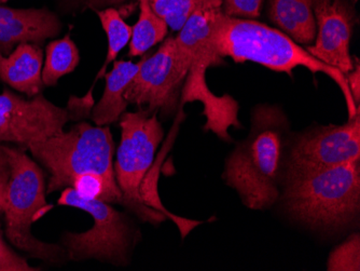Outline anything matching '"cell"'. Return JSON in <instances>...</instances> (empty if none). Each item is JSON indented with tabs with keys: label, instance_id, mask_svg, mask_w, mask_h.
I'll list each match as a JSON object with an SVG mask.
<instances>
[{
	"label": "cell",
	"instance_id": "1",
	"mask_svg": "<svg viewBox=\"0 0 360 271\" xmlns=\"http://www.w3.org/2000/svg\"><path fill=\"white\" fill-rule=\"evenodd\" d=\"M214 38L220 56L236 63L250 61L274 72L286 73L291 78L292 70L299 66L314 74L323 73L333 79L345 95L349 119L354 118L360 111L349 91L347 76L311 56L282 30L256 20L226 17L220 9L216 17Z\"/></svg>",
	"mask_w": 360,
	"mask_h": 271
},
{
	"label": "cell",
	"instance_id": "2",
	"mask_svg": "<svg viewBox=\"0 0 360 271\" xmlns=\"http://www.w3.org/2000/svg\"><path fill=\"white\" fill-rule=\"evenodd\" d=\"M286 127L280 109L258 107L250 135L226 159L224 181L250 209H268L280 198Z\"/></svg>",
	"mask_w": 360,
	"mask_h": 271
},
{
	"label": "cell",
	"instance_id": "3",
	"mask_svg": "<svg viewBox=\"0 0 360 271\" xmlns=\"http://www.w3.org/2000/svg\"><path fill=\"white\" fill-rule=\"evenodd\" d=\"M221 8L201 10L189 18L175 37L177 64L186 75L180 106L186 103L203 104L206 125L204 130L212 131L224 141H230L228 129L240 127L238 119V105L229 95L217 96L208 88L206 70L210 66L220 65L224 58L216 48L215 23Z\"/></svg>",
	"mask_w": 360,
	"mask_h": 271
},
{
	"label": "cell",
	"instance_id": "4",
	"mask_svg": "<svg viewBox=\"0 0 360 271\" xmlns=\"http://www.w3.org/2000/svg\"><path fill=\"white\" fill-rule=\"evenodd\" d=\"M287 211L317 229L345 227L359 212L360 160L338 167L287 172Z\"/></svg>",
	"mask_w": 360,
	"mask_h": 271
},
{
	"label": "cell",
	"instance_id": "5",
	"mask_svg": "<svg viewBox=\"0 0 360 271\" xmlns=\"http://www.w3.org/2000/svg\"><path fill=\"white\" fill-rule=\"evenodd\" d=\"M28 149L50 173L46 193L72 187L74 179L86 173L100 174L118 186L113 167L115 141L108 125L77 123L68 132L30 144Z\"/></svg>",
	"mask_w": 360,
	"mask_h": 271
},
{
	"label": "cell",
	"instance_id": "6",
	"mask_svg": "<svg viewBox=\"0 0 360 271\" xmlns=\"http://www.w3.org/2000/svg\"><path fill=\"white\" fill-rule=\"evenodd\" d=\"M10 165L9 185L6 198V234L20 250L46 262H60L66 251L58 244L40 241L32 236V224L51 209L46 200V177L41 168L23 149L4 146Z\"/></svg>",
	"mask_w": 360,
	"mask_h": 271
},
{
	"label": "cell",
	"instance_id": "7",
	"mask_svg": "<svg viewBox=\"0 0 360 271\" xmlns=\"http://www.w3.org/2000/svg\"><path fill=\"white\" fill-rule=\"evenodd\" d=\"M121 141L117 151L115 175L122 193L124 206L145 222L159 224L165 214L143 202L141 188L153 168L158 147L165 131L158 119V111L124 113L120 117Z\"/></svg>",
	"mask_w": 360,
	"mask_h": 271
},
{
	"label": "cell",
	"instance_id": "8",
	"mask_svg": "<svg viewBox=\"0 0 360 271\" xmlns=\"http://www.w3.org/2000/svg\"><path fill=\"white\" fill-rule=\"evenodd\" d=\"M58 203L82 210L94 220L93 227L86 232H68L63 237L68 258L72 260L94 258L119 266L129 263L136 234L124 214L108 202L82 197L72 187L63 190Z\"/></svg>",
	"mask_w": 360,
	"mask_h": 271
},
{
	"label": "cell",
	"instance_id": "9",
	"mask_svg": "<svg viewBox=\"0 0 360 271\" xmlns=\"http://www.w3.org/2000/svg\"><path fill=\"white\" fill-rule=\"evenodd\" d=\"M72 118L70 109L56 106L42 93L26 100L6 89L0 94V143L28 149L64 131Z\"/></svg>",
	"mask_w": 360,
	"mask_h": 271
},
{
	"label": "cell",
	"instance_id": "10",
	"mask_svg": "<svg viewBox=\"0 0 360 271\" xmlns=\"http://www.w3.org/2000/svg\"><path fill=\"white\" fill-rule=\"evenodd\" d=\"M186 75L177 64L175 37L165 38L159 49L141 60L139 72L129 82L124 98L146 111L169 114L177 107Z\"/></svg>",
	"mask_w": 360,
	"mask_h": 271
},
{
	"label": "cell",
	"instance_id": "11",
	"mask_svg": "<svg viewBox=\"0 0 360 271\" xmlns=\"http://www.w3.org/2000/svg\"><path fill=\"white\" fill-rule=\"evenodd\" d=\"M360 111L342 125H323L300 135L290 149L287 172L338 167L360 160Z\"/></svg>",
	"mask_w": 360,
	"mask_h": 271
},
{
	"label": "cell",
	"instance_id": "12",
	"mask_svg": "<svg viewBox=\"0 0 360 271\" xmlns=\"http://www.w3.org/2000/svg\"><path fill=\"white\" fill-rule=\"evenodd\" d=\"M316 37L307 51L347 76L354 68L349 51L355 12L345 0H314Z\"/></svg>",
	"mask_w": 360,
	"mask_h": 271
},
{
	"label": "cell",
	"instance_id": "13",
	"mask_svg": "<svg viewBox=\"0 0 360 271\" xmlns=\"http://www.w3.org/2000/svg\"><path fill=\"white\" fill-rule=\"evenodd\" d=\"M62 25L48 9H13L0 5V54L8 56L18 44H40L58 35Z\"/></svg>",
	"mask_w": 360,
	"mask_h": 271
},
{
	"label": "cell",
	"instance_id": "14",
	"mask_svg": "<svg viewBox=\"0 0 360 271\" xmlns=\"http://www.w3.org/2000/svg\"><path fill=\"white\" fill-rule=\"evenodd\" d=\"M44 51L36 44H20L8 56L0 54V79L34 98L44 90L42 82Z\"/></svg>",
	"mask_w": 360,
	"mask_h": 271
},
{
	"label": "cell",
	"instance_id": "15",
	"mask_svg": "<svg viewBox=\"0 0 360 271\" xmlns=\"http://www.w3.org/2000/svg\"><path fill=\"white\" fill-rule=\"evenodd\" d=\"M141 61L139 63L132 61H115L113 68L105 76L106 86L102 98L91 111V118L96 125H109L117 122L125 113L129 103L125 100L124 94L139 72Z\"/></svg>",
	"mask_w": 360,
	"mask_h": 271
},
{
	"label": "cell",
	"instance_id": "16",
	"mask_svg": "<svg viewBox=\"0 0 360 271\" xmlns=\"http://www.w3.org/2000/svg\"><path fill=\"white\" fill-rule=\"evenodd\" d=\"M314 0H269V19L299 44H312L316 37Z\"/></svg>",
	"mask_w": 360,
	"mask_h": 271
},
{
	"label": "cell",
	"instance_id": "17",
	"mask_svg": "<svg viewBox=\"0 0 360 271\" xmlns=\"http://www.w3.org/2000/svg\"><path fill=\"white\" fill-rule=\"evenodd\" d=\"M139 15L132 26L129 40V56H141L160 42H165L169 33L167 22L159 17L149 5L148 0H139Z\"/></svg>",
	"mask_w": 360,
	"mask_h": 271
},
{
	"label": "cell",
	"instance_id": "18",
	"mask_svg": "<svg viewBox=\"0 0 360 271\" xmlns=\"http://www.w3.org/2000/svg\"><path fill=\"white\" fill-rule=\"evenodd\" d=\"M80 62V54L70 35L54 40L46 46V60L42 68L44 86L54 87L65 75L76 70Z\"/></svg>",
	"mask_w": 360,
	"mask_h": 271
},
{
	"label": "cell",
	"instance_id": "19",
	"mask_svg": "<svg viewBox=\"0 0 360 271\" xmlns=\"http://www.w3.org/2000/svg\"><path fill=\"white\" fill-rule=\"evenodd\" d=\"M148 3L169 28L178 32L195 12L221 8L222 0H148Z\"/></svg>",
	"mask_w": 360,
	"mask_h": 271
},
{
	"label": "cell",
	"instance_id": "20",
	"mask_svg": "<svg viewBox=\"0 0 360 271\" xmlns=\"http://www.w3.org/2000/svg\"><path fill=\"white\" fill-rule=\"evenodd\" d=\"M96 14L102 24L103 30L106 33L107 40H108L106 60H105L102 70L97 75V80L104 76L107 66L110 63L115 62L121 50L129 44V40L132 37V26L125 23L120 12L115 8L109 7L106 9L96 10Z\"/></svg>",
	"mask_w": 360,
	"mask_h": 271
},
{
	"label": "cell",
	"instance_id": "21",
	"mask_svg": "<svg viewBox=\"0 0 360 271\" xmlns=\"http://www.w3.org/2000/svg\"><path fill=\"white\" fill-rule=\"evenodd\" d=\"M359 234L338 246L328 260L329 271L360 270Z\"/></svg>",
	"mask_w": 360,
	"mask_h": 271
},
{
	"label": "cell",
	"instance_id": "22",
	"mask_svg": "<svg viewBox=\"0 0 360 271\" xmlns=\"http://www.w3.org/2000/svg\"><path fill=\"white\" fill-rule=\"evenodd\" d=\"M264 0H222L221 11L226 17L256 20L260 17Z\"/></svg>",
	"mask_w": 360,
	"mask_h": 271
},
{
	"label": "cell",
	"instance_id": "23",
	"mask_svg": "<svg viewBox=\"0 0 360 271\" xmlns=\"http://www.w3.org/2000/svg\"><path fill=\"white\" fill-rule=\"evenodd\" d=\"M39 269L30 266L19 254L9 248L0 232V271H36Z\"/></svg>",
	"mask_w": 360,
	"mask_h": 271
},
{
	"label": "cell",
	"instance_id": "24",
	"mask_svg": "<svg viewBox=\"0 0 360 271\" xmlns=\"http://www.w3.org/2000/svg\"><path fill=\"white\" fill-rule=\"evenodd\" d=\"M10 175H11V165H10L9 158L3 145H0V214H3L5 211Z\"/></svg>",
	"mask_w": 360,
	"mask_h": 271
},
{
	"label": "cell",
	"instance_id": "25",
	"mask_svg": "<svg viewBox=\"0 0 360 271\" xmlns=\"http://www.w3.org/2000/svg\"><path fill=\"white\" fill-rule=\"evenodd\" d=\"M356 62H354V68L352 72L347 75V84H349V91L353 95L354 101L356 105L360 104V63L357 58H355Z\"/></svg>",
	"mask_w": 360,
	"mask_h": 271
},
{
	"label": "cell",
	"instance_id": "26",
	"mask_svg": "<svg viewBox=\"0 0 360 271\" xmlns=\"http://www.w3.org/2000/svg\"><path fill=\"white\" fill-rule=\"evenodd\" d=\"M82 5L88 6L92 9L96 10L98 7H104V6L117 5V4L122 3L125 0H77Z\"/></svg>",
	"mask_w": 360,
	"mask_h": 271
},
{
	"label": "cell",
	"instance_id": "27",
	"mask_svg": "<svg viewBox=\"0 0 360 271\" xmlns=\"http://www.w3.org/2000/svg\"><path fill=\"white\" fill-rule=\"evenodd\" d=\"M6 1H9V0H0V3H6Z\"/></svg>",
	"mask_w": 360,
	"mask_h": 271
}]
</instances>
